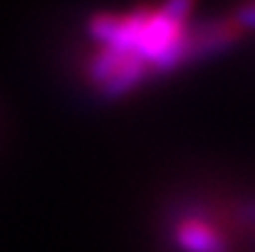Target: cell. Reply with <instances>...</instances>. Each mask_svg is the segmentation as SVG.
I'll return each instance as SVG.
<instances>
[{
	"instance_id": "cell-1",
	"label": "cell",
	"mask_w": 255,
	"mask_h": 252,
	"mask_svg": "<svg viewBox=\"0 0 255 252\" xmlns=\"http://www.w3.org/2000/svg\"><path fill=\"white\" fill-rule=\"evenodd\" d=\"M243 30L233 20H211L203 25H188L186 27V62L211 57L226 47H233L241 40Z\"/></svg>"
},
{
	"instance_id": "cell-2",
	"label": "cell",
	"mask_w": 255,
	"mask_h": 252,
	"mask_svg": "<svg viewBox=\"0 0 255 252\" xmlns=\"http://www.w3.org/2000/svg\"><path fill=\"white\" fill-rule=\"evenodd\" d=\"M173 240H176V248L181 252H228L231 250L226 235L218 228H213L208 220L196 218V215L178 220V225L173 230Z\"/></svg>"
},
{
	"instance_id": "cell-3",
	"label": "cell",
	"mask_w": 255,
	"mask_h": 252,
	"mask_svg": "<svg viewBox=\"0 0 255 252\" xmlns=\"http://www.w3.org/2000/svg\"><path fill=\"white\" fill-rule=\"evenodd\" d=\"M149 72L151 70L144 60H139L136 55H127L124 62L119 65V70L99 86V91H102L104 99H122L144 82L149 77Z\"/></svg>"
},
{
	"instance_id": "cell-4",
	"label": "cell",
	"mask_w": 255,
	"mask_h": 252,
	"mask_svg": "<svg viewBox=\"0 0 255 252\" xmlns=\"http://www.w3.org/2000/svg\"><path fill=\"white\" fill-rule=\"evenodd\" d=\"M193 5H196V0H164V2L159 5V10H161L169 20H173V22L188 25L191 12H193Z\"/></svg>"
}]
</instances>
